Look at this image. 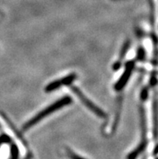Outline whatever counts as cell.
<instances>
[{
	"label": "cell",
	"instance_id": "obj_4",
	"mask_svg": "<svg viewBox=\"0 0 158 159\" xmlns=\"http://www.w3.org/2000/svg\"><path fill=\"white\" fill-rule=\"evenodd\" d=\"M134 65L135 64L133 61H129V62L127 63L124 74L121 75L120 80L116 83L115 86V88L116 91H120L126 86L128 79H129L131 75H132V70L134 68Z\"/></svg>",
	"mask_w": 158,
	"mask_h": 159
},
{
	"label": "cell",
	"instance_id": "obj_3",
	"mask_svg": "<svg viewBox=\"0 0 158 159\" xmlns=\"http://www.w3.org/2000/svg\"><path fill=\"white\" fill-rule=\"evenodd\" d=\"M75 79H76V75L75 74H71V75L63 78L62 79L54 81V82L49 83L45 87V91L46 92H51V91H55L57 88L61 87V86H67V85L71 84Z\"/></svg>",
	"mask_w": 158,
	"mask_h": 159
},
{
	"label": "cell",
	"instance_id": "obj_5",
	"mask_svg": "<svg viewBox=\"0 0 158 159\" xmlns=\"http://www.w3.org/2000/svg\"><path fill=\"white\" fill-rule=\"evenodd\" d=\"M146 144L147 143L145 141H142V142L140 144V145H139L138 147L136 148V149H135L134 151L132 152L131 154H129V156H128V159H136V157H138V155L141 153V152L144 151V149H145V146H146Z\"/></svg>",
	"mask_w": 158,
	"mask_h": 159
},
{
	"label": "cell",
	"instance_id": "obj_7",
	"mask_svg": "<svg viewBox=\"0 0 158 159\" xmlns=\"http://www.w3.org/2000/svg\"><path fill=\"white\" fill-rule=\"evenodd\" d=\"M67 155H68V157L70 159H85L83 157H80L79 155H78V154H76L75 153H74L73 151H71V150H70V149H67Z\"/></svg>",
	"mask_w": 158,
	"mask_h": 159
},
{
	"label": "cell",
	"instance_id": "obj_2",
	"mask_svg": "<svg viewBox=\"0 0 158 159\" xmlns=\"http://www.w3.org/2000/svg\"><path fill=\"white\" fill-rule=\"evenodd\" d=\"M71 89H72L73 92L78 96V99L82 101V103H83L89 110H90L93 113H94L95 115L98 116L100 117V118H106V113L102 111V109L99 108L98 107H97L96 105H94V103H93L92 101H90V99H89L88 98L80 91V89H78V87H72Z\"/></svg>",
	"mask_w": 158,
	"mask_h": 159
},
{
	"label": "cell",
	"instance_id": "obj_1",
	"mask_svg": "<svg viewBox=\"0 0 158 159\" xmlns=\"http://www.w3.org/2000/svg\"><path fill=\"white\" fill-rule=\"evenodd\" d=\"M72 102V99L70 98V96H65L63 97L62 99H61L60 100L56 101L55 103H52L50 106H48V107L46 108H44V110L39 112L37 115L35 116L33 118L30 120L29 121H28L25 125H24V127H23V129H24V131H26L27 129H30L31 127L32 126H34L35 125L38 123L39 121H40L41 120H43L44 118L47 116L50 115L51 113H53L58 110V109L61 108V107H65V106H67V105L70 104Z\"/></svg>",
	"mask_w": 158,
	"mask_h": 159
},
{
	"label": "cell",
	"instance_id": "obj_10",
	"mask_svg": "<svg viewBox=\"0 0 158 159\" xmlns=\"http://www.w3.org/2000/svg\"><path fill=\"white\" fill-rule=\"evenodd\" d=\"M147 98H148V91L147 89H144V91H142V93H141V99L143 100H145Z\"/></svg>",
	"mask_w": 158,
	"mask_h": 159
},
{
	"label": "cell",
	"instance_id": "obj_9",
	"mask_svg": "<svg viewBox=\"0 0 158 159\" xmlns=\"http://www.w3.org/2000/svg\"><path fill=\"white\" fill-rule=\"evenodd\" d=\"M10 141V137L7 135H2L0 136V145H2L3 143H6Z\"/></svg>",
	"mask_w": 158,
	"mask_h": 159
},
{
	"label": "cell",
	"instance_id": "obj_6",
	"mask_svg": "<svg viewBox=\"0 0 158 159\" xmlns=\"http://www.w3.org/2000/svg\"><path fill=\"white\" fill-rule=\"evenodd\" d=\"M128 47H129V41H127L125 44H124V47H123L122 50L120 52V60H122V58L125 56L126 54V52L128 51Z\"/></svg>",
	"mask_w": 158,
	"mask_h": 159
},
{
	"label": "cell",
	"instance_id": "obj_8",
	"mask_svg": "<svg viewBox=\"0 0 158 159\" xmlns=\"http://www.w3.org/2000/svg\"><path fill=\"white\" fill-rule=\"evenodd\" d=\"M144 48H140L138 49V53H137V59L140 61L143 60L144 58Z\"/></svg>",
	"mask_w": 158,
	"mask_h": 159
}]
</instances>
